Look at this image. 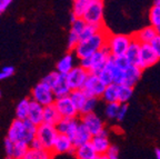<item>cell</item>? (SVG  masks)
<instances>
[{
    "label": "cell",
    "instance_id": "cell-48",
    "mask_svg": "<svg viewBox=\"0 0 160 159\" xmlns=\"http://www.w3.org/2000/svg\"><path fill=\"white\" fill-rule=\"evenodd\" d=\"M155 156H156V159H160V148H157V149H156Z\"/></svg>",
    "mask_w": 160,
    "mask_h": 159
},
{
    "label": "cell",
    "instance_id": "cell-14",
    "mask_svg": "<svg viewBox=\"0 0 160 159\" xmlns=\"http://www.w3.org/2000/svg\"><path fill=\"white\" fill-rule=\"evenodd\" d=\"M51 152L53 155H61V154H75V147L72 141L67 136L58 134L57 138L55 140V144L52 146Z\"/></svg>",
    "mask_w": 160,
    "mask_h": 159
},
{
    "label": "cell",
    "instance_id": "cell-23",
    "mask_svg": "<svg viewBox=\"0 0 160 159\" xmlns=\"http://www.w3.org/2000/svg\"><path fill=\"white\" fill-rule=\"evenodd\" d=\"M139 52H140V44L136 41L135 39L131 40L128 50L126 52V59L129 62V65L138 66V60H139Z\"/></svg>",
    "mask_w": 160,
    "mask_h": 159
},
{
    "label": "cell",
    "instance_id": "cell-39",
    "mask_svg": "<svg viewBox=\"0 0 160 159\" xmlns=\"http://www.w3.org/2000/svg\"><path fill=\"white\" fill-rule=\"evenodd\" d=\"M86 23L83 21L82 19H76L72 23H71V27H70V31H72V33H76L80 36L81 31H82L83 27H85Z\"/></svg>",
    "mask_w": 160,
    "mask_h": 159
},
{
    "label": "cell",
    "instance_id": "cell-52",
    "mask_svg": "<svg viewBox=\"0 0 160 159\" xmlns=\"http://www.w3.org/2000/svg\"><path fill=\"white\" fill-rule=\"evenodd\" d=\"M156 30H157V33H158V36H160V26L158 28H156Z\"/></svg>",
    "mask_w": 160,
    "mask_h": 159
},
{
    "label": "cell",
    "instance_id": "cell-37",
    "mask_svg": "<svg viewBox=\"0 0 160 159\" xmlns=\"http://www.w3.org/2000/svg\"><path fill=\"white\" fill-rule=\"evenodd\" d=\"M98 78L100 79V81L102 82L105 86H108V85H111L112 84V78H111V72H110V69L109 67H108L107 65L105 66V68H102V69L100 70L99 72H98L97 75Z\"/></svg>",
    "mask_w": 160,
    "mask_h": 159
},
{
    "label": "cell",
    "instance_id": "cell-18",
    "mask_svg": "<svg viewBox=\"0 0 160 159\" xmlns=\"http://www.w3.org/2000/svg\"><path fill=\"white\" fill-rule=\"evenodd\" d=\"M42 115H43L42 106H40V105L37 104V102L30 100L27 120H29L31 124H33L35 126L38 127L39 125L42 124Z\"/></svg>",
    "mask_w": 160,
    "mask_h": 159
},
{
    "label": "cell",
    "instance_id": "cell-22",
    "mask_svg": "<svg viewBox=\"0 0 160 159\" xmlns=\"http://www.w3.org/2000/svg\"><path fill=\"white\" fill-rule=\"evenodd\" d=\"M61 117L58 114L56 109L55 105H49L43 107V115H42V124L50 125V126H55L60 121Z\"/></svg>",
    "mask_w": 160,
    "mask_h": 159
},
{
    "label": "cell",
    "instance_id": "cell-30",
    "mask_svg": "<svg viewBox=\"0 0 160 159\" xmlns=\"http://www.w3.org/2000/svg\"><path fill=\"white\" fill-rule=\"evenodd\" d=\"M133 95V88L127 85L118 86V102L119 104H128Z\"/></svg>",
    "mask_w": 160,
    "mask_h": 159
},
{
    "label": "cell",
    "instance_id": "cell-44",
    "mask_svg": "<svg viewBox=\"0 0 160 159\" xmlns=\"http://www.w3.org/2000/svg\"><path fill=\"white\" fill-rule=\"evenodd\" d=\"M113 59V62L116 64V66H117L118 68H120V69L122 70H126L128 67H129V62L127 61V59H126V57H119V58H112Z\"/></svg>",
    "mask_w": 160,
    "mask_h": 159
},
{
    "label": "cell",
    "instance_id": "cell-1",
    "mask_svg": "<svg viewBox=\"0 0 160 159\" xmlns=\"http://www.w3.org/2000/svg\"><path fill=\"white\" fill-rule=\"evenodd\" d=\"M109 33V30L107 29V27H105L102 30H100L99 33L93 35L92 37H90L89 39L79 41L73 49L75 57L78 60L85 59V58L90 57L93 54L103 49L106 47V44H107V38Z\"/></svg>",
    "mask_w": 160,
    "mask_h": 159
},
{
    "label": "cell",
    "instance_id": "cell-41",
    "mask_svg": "<svg viewBox=\"0 0 160 159\" xmlns=\"http://www.w3.org/2000/svg\"><path fill=\"white\" fill-rule=\"evenodd\" d=\"M105 156L107 159H119V148L115 145H111Z\"/></svg>",
    "mask_w": 160,
    "mask_h": 159
},
{
    "label": "cell",
    "instance_id": "cell-19",
    "mask_svg": "<svg viewBox=\"0 0 160 159\" xmlns=\"http://www.w3.org/2000/svg\"><path fill=\"white\" fill-rule=\"evenodd\" d=\"M91 138H92V136L88 131L87 128H86L82 124H79V127H78L77 131H76L75 136H73V138L71 139V141H72L73 147L77 148V147L82 146V145L89 144Z\"/></svg>",
    "mask_w": 160,
    "mask_h": 159
},
{
    "label": "cell",
    "instance_id": "cell-35",
    "mask_svg": "<svg viewBox=\"0 0 160 159\" xmlns=\"http://www.w3.org/2000/svg\"><path fill=\"white\" fill-rule=\"evenodd\" d=\"M120 104L119 102H110V104H106L105 107V116L107 119H116L118 115V110H119Z\"/></svg>",
    "mask_w": 160,
    "mask_h": 159
},
{
    "label": "cell",
    "instance_id": "cell-10",
    "mask_svg": "<svg viewBox=\"0 0 160 159\" xmlns=\"http://www.w3.org/2000/svg\"><path fill=\"white\" fill-rule=\"evenodd\" d=\"M88 75H89V72L86 71L79 65H76L72 68V70L66 75V81H67L70 90L72 91V90L82 89Z\"/></svg>",
    "mask_w": 160,
    "mask_h": 159
},
{
    "label": "cell",
    "instance_id": "cell-7",
    "mask_svg": "<svg viewBox=\"0 0 160 159\" xmlns=\"http://www.w3.org/2000/svg\"><path fill=\"white\" fill-rule=\"evenodd\" d=\"M30 100L37 102V104H39L42 107H46V106H49V105H53L56 98L53 96L51 88L46 86L42 82H39L31 90Z\"/></svg>",
    "mask_w": 160,
    "mask_h": 159
},
{
    "label": "cell",
    "instance_id": "cell-5",
    "mask_svg": "<svg viewBox=\"0 0 160 159\" xmlns=\"http://www.w3.org/2000/svg\"><path fill=\"white\" fill-rule=\"evenodd\" d=\"M105 16V3L101 0H91L89 7L86 10L85 15L81 19L87 25H105L103 23Z\"/></svg>",
    "mask_w": 160,
    "mask_h": 159
},
{
    "label": "cell",
    "instance_id": "cell-33",
    "mask_svg": "<svg viewBox=\"0 0 160 159\" xmlns=\"http://www.w3.org/2000/svg\"><path fill=\"white\" fill-rule=\"evenodd\" d=\"M148 19H149L150 26H152L153 28L159 27L160 26V6L152 5V7L149 9Z\"/></svg>",
    "mask_w": 160,
    "mask_h": 159
},
{
    "label": "cell",
    "instance_id": "cell-25",
    "mask_svg": "<svg viewBox=\"0 0 160 159\" xmlns=\"http://www.w3.org/2000/svg\"><path fill=\"white\" fill-rule=\"evenodd\" d=\"M107 66L109 67L110 72H111V78H112V84L120 86V85H125V70L120 69L116 66V64L113 62L112 58H110V60L108 61Z\"/></svg>",
    "mask_w": 160,
    "mask_h": 159
},
{
    "label": "cell",
    "instance_id": "cell-3",
    "mask_svg": "<svg viewBox=\"0 0 160 159\" xmlns=\"http://www.w3.org/2000/svg\"><path fill=\"white\" fill-rule=\"evenodd\" d=\"M132 40L131 35L125 33H109L107 38L106 48L109 51L111 58L125 57L130 42Z\"/></svg>",
    "mask_w": 160,
    "mask_h": 159
},
{
    "label": "cell",
    "instance_id": "cell-49",
    "mask_svg": "<svg viewBox=\"0 0 160 159\" xmlns=\"http://www.w3.org/2000/svg\"><path fill=\"white\" fill-rule=\"evenodd\" d=\"M76 19H77V18H76L75 16L72 15V13H70V23H72Z\"/></svg>",
    "mask_w": 160,
    "mask_h": 159
},
{
    "label": "cell",
    "instance_id": "cell-17",
    "mask_svg": "<svg viewBox=\"0 0 160 159\" xmlns=\"http://www.w3.org/2000/svg\"><path fill=\"white\" fill-rule=\"evenodd\" d=\"M76 59L77 58L75 57L72 52H67L61 59L58 60L57 65H56V71L60 75L66 76L76 66Z\"/></svg>",
    "mask_w": 160,
    "mask_h": 159
},
{
    "label": "cell",
    "instance_id": "cell-4",
    "mask_svg": "<svg viewBox=\"0 0 160 159\" xmlns=\"http://www.w3.org/2000/svg\"><path fill=\"white\" fill-rule=\"evenodd\" d=\"M110 58H111V56H110L108 49L105 47L103 49L93 54L90 57L85 58V59H80L79 66L81 68H83L86 71L89 72V74L97 75L100 70L102 69V68H105V66L108 64Z\"/></svg>",
    "mask_w": 160,
    "mask_h": 159
},
{
    "label": "cell",
    "instance_id": "cell-24",
    "mask_svg": "<svg viewBox=\"0 0 160 159\" xmlns=\"http://www.w3.org/2000/svg\"><path fill=\"white\" fill-rule=\"evenodd\" d=\"M75 157L77 159H97L98 155L93 150L92 146L89 144L82 145V146L75 148Z\"/></svg>",
    "mask_w": 160,
    "mask_h": 159
},
{
    "label": "cell",
    "instance_id": "cell-27",
    "mask_svg": "<svg viewBox=\"0 0 160 159\" xmlns=\"http://www.w3.org/2000/svg\"><path fill=\"white\" fill-rule=\"evenodd\" d=\"M91 0H75L72 3V10L71 13L78 19H81L85 15L86 10L89 7Z\"/></svg>",
    "mask_w": 160,
    "mask_h": 159
},
{
    "label": "cell",
    "instance_id": "cell-13",
    "mask_svg": "<svg viewBox=\"0 0 160 159\" xmlns=\"http://www.w3.org/2000/svg\"><path fill=\"white\" fill-rule=\"evenodd\" d=\"M90 145L92 146L93 150L97 152L98 156H103L108 151L109 147L111 146L109 141V134L106 128L103 131H101L97 136H93L90 140Z\"/></svg>",
    "mask_w": 160,
    "mask_h": 159
},
{
    "label": "cell",
    "instance_id": "cell-50",
    "mask_svg": "<svg viewBox=\"0 0 160 159\" xmlns=\"http://www.w3.org/2000/svg\"><path fill=\"white\" fill-rule=\"evenodd\" d=\"M97 159H107V157L103 155V156H98V158Z\"/></svg>",
    "mask_w": 160,
    "mask_h": 159
},
{
    "label": "cell",
    "instance_id": "cell-36",
    "mask_svg": "<svg viewBox=\"0 0 160 159\" xmlns=\"http://www.w3.org/2000/svg\"><path fill=\"white\" fill-rule=\"evenodd\" d=\"M29 146L25 142H15V147H13V152H12V158L13 159H22L23 156L27 154Z\"/></svg>",
    "mask_w": 160,
    "mask_h": 159
},
{
    "label": "cell",
    "instance_id": "cell-15",
    "mask_svg": "<svg viewBox=\"0 0 160 159\" xmlns=\"http://www.w3.org/2000/svg\"><path fill=\"white\" fill-rule=\"evenodd\" d=\"M79 124L80 121L78 118L76 119H60V121L56 125V129L59 135H63L70 139H72L78 127H79Z\"/></svg>",
    "mask_w": 160,
    "mask_h": 159
},
{
    "label": "cell",
    "instance_id": "cell-47",
    "mask_svg": "<svg viewBox=\"0 0 160 159\" xmlns=\"http://www.w3.org/2000/svg\"><path fill=\"white\" fill-rule=\"evenodd\" d=\"M11 0H0V15L2 13H5L7 8L11 5Z\"/></svg>",
    "mask_w": 160,
    "mask_h": 159
},
{
    "label": "cell",
    "instance_id": "cell-40",
    "mask_svg": "<svg viewBox=\"0 0 160 159\" xmlns=\"http://www.w3.org/2000/svg\"><path fill=\"white\" fill-rule=\"evenodd\" d=\"M128 109H129V107H128V104H120L119 110H118L117 118H116V120H117L118 122H121L123 119H125V117L127 116Z\"/></svg>",
    "mask_w": 160,
    "mask_h": 159
},
{
    "label": "cell",
    "instance_id": "cell-9",
    "mask_svg": "<svg viewBox=\"0 0 160 159\" xmlns=\"http://www.w3.org/2000/svg\"><path fill=\"white\" fill-rule=\"evenodd\" d=\"M79 121L80 124H82L87 128L88 131L91 134L92 137L97 136V135H99L100 132L106 129L105 121L96 112H91V114L85 115V116H80Z\"/></svg>",
    "mask_w": 160,
    "mask_h": 159
},
{
    "label": "cell",
    "instance_id": "cell-28",
    "mask_svg": "<svg viewBox=\"0 0 160 159\" xmlns=\"http://www.w3.org/2000/svg\"><path fill=\"white\" fill-rule=\"evenodd\" d=\"M55 155L46 149H28L22 159H53Z\"/></svg>",
    "mask_w": 160,
    "mask_h": 159
},
{
    "label": "cell",
    "instance_id": "cell-26",
    "mask_svg": "<svg viewBox=\"0 0 160 159\" xmlns=\"http://www.w3.org/2000/svg\"><path fill=\"white\" fill-rule=\"evenodd\" d=\"M100 99H102L106 104L110 102H118V86L115 84L106 86L105 90L102 92V96Z\"/></svg>",
    "mask_w": 160,
    "mask_h": 159
},
{
    "label": "cell",
    "instance_id": "cell-8",
    "mask_svg": "<svg viewBox=\"0 0 160 159\" xmlns=\"http://www.w3.org/2000/svg\"><path fill=\"white\" fill-rule=\"evenodd\" d=\"M58 114L60 115L61 119H76L79 117V111L75 107L73 102L71 101L69 96L62 98H58L53 102Z\"/></svg>",
    "mask_w": 160,
    "mask_h": 159
},
{
    "label": "cell",
    "instance_id": "cell-32",
    "mask_svg": "<svg viewBox=\"0 0 160 159\" xmlns=\"http://www.w3.org/2000/svg\"><path fill=\"white\" fill-rule=\"evenodd\" d=\"M69 97H70V99H71V101L73 102V105H75V107L77 108L78 111H80V109L82 108L83 104H85V101L88 98L87 95L83 92L82 89L72 90V91L70 92Z\"/></svg>",
    "mask_w": 160,
    "mask_h": 159
},
{
    "label": "cell",
    "instance_id": "cell-21",
    "mask_svg": "<svg viewBox=\"0 0 160 159\" xmlns=\"http://www.w3.org/2000/svg\"><path fill=\"white\" fill-rule=\"evenodd\" d=\"M51 90H52V94L56 99L69 96L71 90H70L69 86H68L67 81H66V76L59 74V78L56 81V84L53 85V87L51 88Z\"/></svg>",
    "mask_w": 160,
    "mask_h": 159
},
{
    "label": "cell",
    "instance_id": "cell-6",
    "mask_svg": "<svg viewBox=\"0 0 160 159\" xmlns=\"http://www.w3.org/2000/svg\"><path fill=\"white\" fill-rule=\"evenodd\" d=\"M57 136H58V131L55 126L41 124L37 127L36 138L41 142L43 149L50 150V151H51Z\"/></svg>",
    "mask_w": 160,
    "mask_h": 159
},
{
    "label": "cell",
    "instance_id": "cell-38",
    "mask_svg": "<svg viewBox=\"0 0 160 159\" xmlns=\"http://www.w3.org/2000/svg\"><path fill=\"white\" fill-rule=\"evenodd\" d=\"M58 78H59V74H58L57 71H52V72H50V74H48L47 76H45L40 82L45 84L46 86H48L49 88H52L53 85H55L56 81L58 80Z\"/></svg>",
    "mask_w": 160,
    "mask_h": 159
},
{
    "label": "cell",
    "instance_id": "cell-54",
    "mask_svg": "<svg viewBox=\"0 0 160 159\" xmlns=\"http://www.w3.org/2000/svg\"><path fill=\"white\" fill-rule=\"evenodd\" d=\"M0 98H1V91H0Z\"/></svg>",
    "mask_w": 160,
    "mask_h": 159
},
{
    "label": "cell",
    "instance_id": "cell-53",
    "mask_svg": "<svg viewBox=\"0 0 160 159\" xmlns=\"http://www.w3.org/2000/svg\"><path fill=\"white\" fill-rule=\"evenodd\" d=\"M6 159H13V158H12V157H7Z\"/></svg>",
    "mask_w": 160,
    "mask_h": 159
},
{
    "label": "cell",
    "instance_id": "cell-29",
    "mask_svg": "<svg viewBox=\"0 0 160 159\" xmlns=\"http://www.w3.org/2000/svg\"><path fill=\"white\" fill-rule=\"evenodd\" d=\"M29 105L30 99L25 98L18 102L16 107V119L19 120H27L28 118V111H29Z\"/></svg>",
    "mask_w": 160,
    "mask_h": 159
},
{
    "label": "cell",
    "instance_id": "cell-51",
    "mask_svg": "<svg viewBox=\"0 0 160 159\" xmlns=\"http://www.w3.org/2000/svg\"><path fill=\"white\" fill-rule=\"evenodd\" d=\"M153 5H157V6H160V0H156L155 3H153Z\"/></svg>",
    "mask_w": 160,
    "mask_h": 159
},
{
    "label": "cell",
    "instance_id": "cell-46",
    "mask_svg": "<svg viewBox=\"0 0 160 159\" xmlns=\"http://www.w3.org/2000/svg\"><path fill=\"white\" fill-rule=\"evenodd\" d=\"M29 148H30V149H43L41 142H40L39 140L37 139V138H33L32 141L30 142V144H29Z\"/></svg>",
    "mask_w": 160,
    "mask_h": 159
},
{
    "label": "cell",
    "instance_id": "cell-43",
    "mask_svg": "<svg viewBox=\"0 0 160 159\" xmlns=\"http://www.w3.org/2000/svg\"><path fill=\"white\" fill-rule=\"evenodd\" d=\"M151 49L153 50V52L156 54V56L158 57V59L160 60V36H157L156 38H153V40L149 44Z\"/></svg>",
    "mask_w": 160,
    "mask_h": 159
},
{
    "label": "cell",
    "instance_id": "cell-31",
    "mask_svg": "<svg viewBox=\"0 0 160 159\" xmlns=\"http://www.w3.org/2000/svg\"><path fill=\"white\" fill-rule=\"evenodd\" d=\"M105 27H106L105 25L97 26V25H87V23H86L82 31H81V33H80L79 41H83V40L89 39L90 37H92L93 35L99 33L100 30H102Z\"/></svg>",
    "mask_w": 160,
    "mask_h": 159
},
{
    "label": "cell",
    "instance_id": "cell-42",
    "mask_svg": "<svg viewBox=\"0 0 160 159\" xmlns=\"http://www.w3.org/2000/svg\"><path fill=\"white\" fill-rule=\"evenodd\" d=\"M15 72V68L12 66H6L2 68V70L0 71V80L7 79V78L11 77Z\"/></svg>",
    "mask_w": 160,
    "mask_h": 159
},
{
    "label": "cell",
    "instance_id": "cell-16",
    "mask_svg": "<svg viewBox=\"0 0 160 159\" xmlns=\"http://www.w3.org/2000/svg\"><path fill=\"white\" fill-rule=\"evenodd\" d=\"M131 36H132V39L138 41L140 45H142V44H150L153 40V38L157 37L158 33L156 28L148 25L141 28L140 30H138V31H136V33H131Z\"/></svg>",
    "mask_w": 160,
    "mask_h": 159
},
{
    "label": "cell",
    "instance_id": "cell-20",
    "mask_svg": "<svg viewBox=\"0 0 160 159\" xmlns=\"http://www.w3.org/2000/svg\"><path fill=\"white\" fill-rule=\"evenodd\" d=\"M142 72L143 70L140 69L138 66L130 65L125 70V85L133 88L137 85V82L140 80V78L142 76Z\"/></svg>",
    "mask_w": 160,
    "mask_h": 159
},
{
    "label": "cell",
    "instance_id": "cell-2",
    "mask_svg": "<svg viewBox=\"0 0 160 159\" xmlns=\"http://www.w3.org/2000/svg\"><path fill=\"white\" fill-rule=\"evenodd\" d=\"M36 132L37 126L29 120L15 119L8 129L7 138L12 142H25L29 146L33 138H36Z\"/></svg>",
    "mask_w": 160,
    "mask_h": 159
},
{
    "label": "cell",
    "instance_id": "cell-12",
    "mask_svg": "<svg viewBox=\"0 0 160 159\" xmlns=\"http://www.w3.org/2000/svg\"><path fill=\"white\" fill-rule=\"evenodd\" d=\"M159 61L158 57L151 49L149 44H142L140 45V52H139V60H138V67L141 70L148 69L152 67Z\"/></svg>",
    "mask_w": 160,
    "mask_h": 159
},
{
    "label": "cell",
    "instance_id": "cell-11",
    "mask_svg": "<svg viewBox=\"0 0 160 159\" xmlns=\"http://www.w3.org/2000/svg\"><path fill=\"white\" fill-rule=\"evenodd\" d=\"M106 86L100 81V79L98 78V76L93 75V74H89L86 79V82L83 85L82 90L87 97H92L100 99L102 96V92L105 90Z\"/></svg>",
    "mask_w": 160,
    "mask_h": 159
},
{
    "label": "cell",
    "instance_id": "cell-34",
    "mask_svg": "<svg viewBox=\"0 0 160 159\" xmlns=\"http://www.w3.org/2000/svg\"><path fill=\"white\" fill-rule=\"evenodd\" d=\"M98 101H99V99H97V98L88 97L87 100L85 101V104H83L82 108L80 109L79 117L80 116H85V115L91 114V112H95V109H96V107H97Z\"/></svg>",
    "mask_w": 160,
    "mask_h": 159
},
{
    "label": "cell",
    "instance_id": "cell-45",
    "mask_svg": "<svg viewBox=\"0 0 160 159\" xmlns=\"http://www.w3.org/2000/svg\"><path fill=\"white\" fill-rule=\"evenodd\" d=\"M3 146H5V151H6V154H7V157H12L15 142H12L11 140L8 139V138H6L5 142H3Z\"/></svg>",
    "mask_w": 160,
    "mask_h": 159
}]
</instances>
